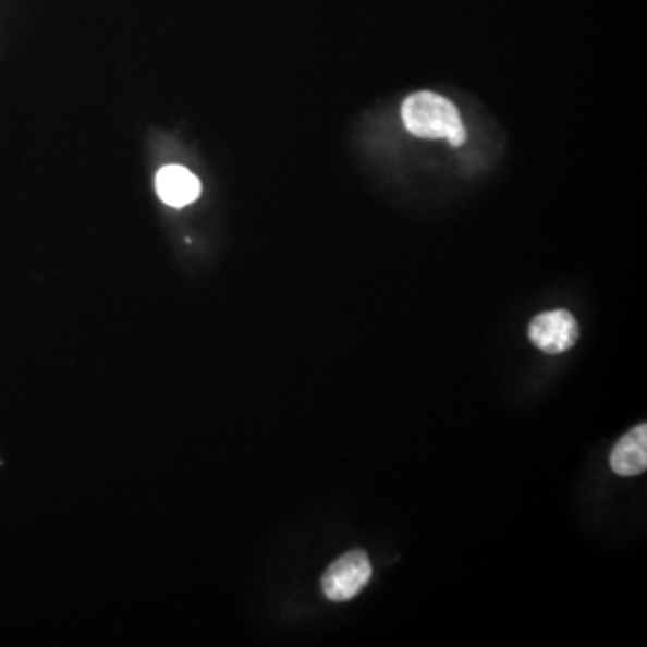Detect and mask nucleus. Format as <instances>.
I'll list each match as a JSON object with an SVG mask.
<instances>
[{
	"mask_svg": "<svg viewBox=\"0 0 647 647\" xmlns=\"http://www.w3.org/2000/svg\"><path fill=\"white\" fill-rule=\"evenodd\" d=\"M529 339L547 355H561L577 344L579 324L566 309L545 312L530 322Z\"/></svg>",
	"mask_w": 647,
	"mask_h": 647,
	"instance_id": "3",
	"label": "nucleus"
},
{
	"mask_svg": "<svg viewBox=\"0 0 647 647\" xmlns=\"http://www.w3.org/2000/svg\"><path fill=\"white\" fill-rule=\"evenodd\" d=\"M370 575L373 566L369 556L365 554L364 550H351L331 563L322 575L324 596L328 597L329 601H351L364 590Z\"/></svg>",
	"mask_w": 647,
	"mask_h": 647,
	"instance_id": "2",
	"label": "nucleus"
},
{
	"mask_svg": "<svg viewBox=\"0 0 647 647\" xmlns=\"http://www.w3.org/2000/svg\"><path fill=\"white\" fill-rule=\"evenodd\" d=\"M405 129L423 139H447L453 146L466 141L463 119L457 107L441 94L422 90L411 94L401 105Z\"/></svg>",
	"mask_w": 647,
	"mask_h": 647,
	"instance_id": "1",
	"label": "nucleus"
},
{
	"mask_svg": "<svg viewBox=\"0 0 647 647\" xmlns=\"http://www.w3.org/2000/svg\"><path fill=\"white\" fill-rule=\"evenodd\" d=\"M610 466L621 477H635L647 467V427L637 425L621 437L610 453Z\"/></svg>",
	"mask_w": 647,
	"mask_h": 647,
	"instance_id": "5",
	"label": "nucleus"
},
{
	"mask_svg": "<svg viewBox=\"0 0 647 647\" xmlns=\"http://www.w3.org/2000/svg\"><path fill=\"white\" fill-rule=\"evenodd\" d=\"M160 200L171 207H185L200 196V180L182 166H166L155 179Z\"/></svg>",
	"mask_w": 647,
	"mask_h": 647,
	"instance_id": "4",
	"label": "nucleus"
}]
</instances>
